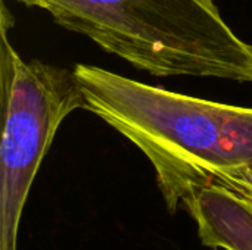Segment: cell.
<instances>
[{
    "instance_id": "1",
    "label": "cell",
    "mask_w": 252,
    "mask_h": 250,
    "mask_svg": "<svg viewBox=\"0 0 252 250\" xmlns=\"http://www.w3.org/2000/svg\"><path fill=\"white\" fill-rule=\"evenodd\" d=\"M74 72L84 109L149 159L170 212L190 189L221 184L252 164V108L185 96L94 65L78 63Z\"/></svg>"
},
{
    "instance_id": "2",
    "label": "cell",
    "mask_w": 252,
    "mask_h": 250,
    "mask_svg": "<svg viewBox=\"0 0 252 250\" xmlns=\"http://www.w3.org/2000/svg\"><path fill=\"white\" fill-rule=\"evenodd\" d=\"M155 77L252 83V44L214 0H18Z\"/></svg>"
},
{
    "instance_id": "3",
    "label": "cell",
    "mask_w": 252,
    "mask_h": 250,
    "mask_svg": "<svg viewBox=\"0 0 252 250\" xmlns=\"http://www.w3.org/2000/svg\"><path fill=\"white\" fill-rule=\"evenodd\" d=\"M0 43V250H16L21 215L37 171L63 119L84 109L74 69L24 60L7 37L13 18L1 4Z\"/></svg>"
},
{
    "instance_id": "4",
    "label": "cell",
    "mask_w": 252,
    "mask_h": 250,
    "mask_svg": "<svg viewBox=\"0 0 252 250\" xmlns=\"http://www.w3.org/2000/svg\"><path fill=\"white\" fill-rule=\"evenodd\" d=\"M182 206L198 225V236L211 249L252 250V199L220 184L190 189Z\"/></svg>"
},
{
    "instance_id": "5",
    "label": "cell",
    "mask_w": 252,
    "mask_h": 250,
    "mask_svg": "<svg viewBox=\"0 0 252 250\" xmlns=\"http://www.w3.org/2000/svg\"><path fill=\"white\" fill-rule=\"evenodd\" d=\"M220 186H224L227 189H232L238 193H242L252 199V164L238 169L233 172L224 183Z\"/></svg>"
}]
</instances>
